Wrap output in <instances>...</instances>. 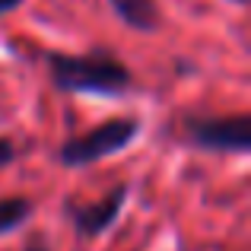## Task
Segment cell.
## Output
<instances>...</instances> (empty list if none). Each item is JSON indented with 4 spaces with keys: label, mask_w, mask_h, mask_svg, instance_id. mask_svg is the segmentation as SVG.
<instances>
[{
    "label": "cell",
    "mask_w": 251,
    "mask_h": 251,
    "mask_svg": "<svg viewBox=\"0 0 251 251\" xmlns=\"http://www.w3.org/2000/svg\"><path fill=\"white\" fill-rule=\"evenodd\" d=\"M137 137H140V118H134V115L108 118V121L96 124V127L83 130V134L67 137L61 143V150H57V162L64 169L96 166L102 159H111V156L124 153Z\"/></svg>",
    "instance_id": "obj_2"
},
{
    "label": "cell",
    "mask_w": 251,
    "mask_h": 251,
    "mask_svg": "<svg viewBox=\"0 0 251 251\" xmlns=\"http://www.w3.org/2000/svg\"><path fill=\"white\" fill-rule=\"evenodd\" d=\"M124 203H127V184H118V188H111L108 194H102L99 201H89V203L67 201L64 203V213H67L76 239L92 242V239H99V235H105L118 223Z\"/></svg>",
    "instance_id": "obj_4"
},
{
    "label": "cell",
    "mask_w": 251,
    "mask_h": 251,
    "mask_svg": "<svg viewBox=\"0 0 251 251\" xmlns=\"http://www.w3.org/2000/svg\"><path fill=\"white\" fill-rule=\"evenodd\" d=\"M35 213V203L32 197L25 194H10V197H0V239L3 235H13L25 226Z\"/></svg>",
    "instance_id": "obj_6"
},
{
    "label": "cell",
    "mask_w": 251,
    "mask_h": 251,
    "mask_svg": "<svg viewBox=\"0 0 251 251\" xmlns=\"http://www.w3.org/2000/svg\"><path fill=\"white\" fill-rule=\"evenodd\" d=\"M23 251H51V245H45L42 239H32V242H29V245H25Z\"/></svg>",
    "instance_id": "obj_9"
},
{
    "label": "cell",
    "mask_w": 251,
    "mask_h": 251,
    "mask_svg": "<svg viewBox=\"0 0 251 251\" xmlns=\"http://www.w3.org/2000/svg\"><path fill=\"white\" fill-rule=\"evenodd\" d=\"M181 140L203 153L245 156L251 150V118L239 115H191L181 121Z\"/></svg>",
    "instance_id": "obj_3"
},
{
    "label": "cell",
    "mask_w": 251,
    "mask_h": 251,
    "mask_svg": "<svg viewBox=\"0 0 251 251\" xmlns=\"http://www.w3.org/2000/svg\"><path fill=\"white\" fill-rule=\"evenodd\" d=\"M45 64H48L54 89L70 92V96L118 99L134 86V74L127 70V64H121L108 51H89V54L48 51Z\"/></svg>",
    "instance_id": "obj_1"
},
{
    "label": "cell",
    "mask_w": 251,
    "mask_h": 251,
    "mask_svg": "<svg viewBox=\"0 0 251 251\" xmlns=\"http://www.w3.org/2000/svg\"><path fill=\"white\" fill-rule=\"evenodd\" d=\"M115 16L134 32H156L162 23V13L156 0H108Z\"/></svg>",
    "instance_id": "obj_5"
},
{
    "label": "cell",
    "mask_w": 251,
    "mask_h": 251,
    "mask_svg": "<svg viewBox=\"0 0 251 251\" xmlns=\"http://www.w3.org/2000/svg\"><path fill=\"white\" fill-rule=\"evenodd\" d=\"M23 6V0H0V16H10Z\"/></svg>",
    "instance_id": "obj_8"
},
{
    "label": "cell",
    "mask_w": 251,
    "mask_h": 251,
    "mask_svg": "<svg viewBox=\"0 0 251 251\" xmlns=\"http://www.w3.org/2000/svg\"><path fill=\"white\" fill-rule=\"evenodd\" d=\"M13 159H16V147H13V140H10V137H0V169H6Z\"/></svg>",
    "instance_id": "obj_7"
}]
</instances>
